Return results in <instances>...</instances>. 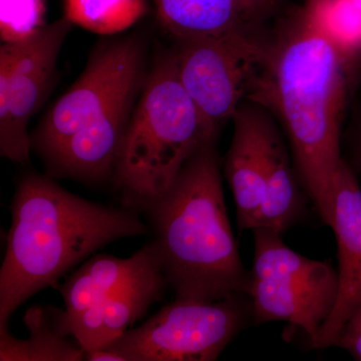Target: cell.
I'll list each match as a JSON object with an SVG mask.
<instances>
[{
    "mask_svg": "<svg viewBox=\"0 0 361 361\" xmlns=\"http://www.w3.org/2000/svg\"><path fill=\"white\" fill-rule=\"evenodd\" d=\"M144 85L126 90L99 116L71 135L47 163L52 174L101 180L115 173L123 139Z\"/></svg>",
    "mask_w": 361,
    "mask_h": 361,
    "instance_id": "11",
    "label": "cell"
},
{
    "mask_svg": "<svg viewBox=\"0 0 361 361\" xmlns=\"http://www.w3.org/2000/svg\"><path fill=\"white\" fill-rule=\"evenodd\" d=\"M11 225L0 270V330L35 293L58 285L80 261L116 240L147 234L132 209L101 205L49 178H21L11 202Z\"/></svg>",
    "mask_w": 361,
    "mask_h": 361,
    "instance_id": "2",
    "label": "cell"
},
{
    "mask_svg": "<svg viewBox=\"0 0 361 361\" xmlns=\"http://www.w3.org/2000/svg\"><path fill=\"white\" fill-rule=\"evenodd\" d=\"M252 32L179 40L174 52L183 87L218 132L248 99L269 59L272 47Z\"/></svg>",
    "mask_w": 361,
    "mask_h": 361,
    "instance_id": "7",
    "label": "cell"
},
{
    "mask_svg": "<svg viewBox=\"0 0 361 361\" xmlns=\"http://www.w3.org/2000/svg\"><path fill=\"white\" fill-rule=\"evenodd\" d=\"M218 130L183 87L174 54L149 71L123 139L115 174L132 206L146 209Z\"/></svg>",
    "mask_w": 361,
    "mask_h": 361,
    "instance_id": "4",
    "label": "cell"
},
{
    "mask_svg": "<svg viewBox=\"0 0 361 361\" xmlns=\"http://www.w3.org/2000/svg\"><path fill=\"white\" fill-rule=\"evenodd\" d=\"M45 0H0L1 44L23 42L47 25Z\"/></svg>",
    "mask_w": 361,
    "mask_h": 361,
    "instance_id": "19",
    "label": "cell"
},
{
    "mask_svg": "<svg viewBox=\"0 0 361 361\" xmlns=\"http://www.w3.org/2000/svg\"><path fill=\"white\" fill-rule=\"evenodd\" d=\"M252 232L254 257L247 294L253 325L290 323L303 330L312 348L336 304L337 268L329 261L313 260L292 250L280 233L267 228Z\"/></svg>",
    "mask_w": 361,
    "mask_h": 361,
    "instance_id": "5",
    "label": "cell"
},
{
    "mask_svg": "<svg viewBox=\"0 0 361 361\" xmlns=\"http://www.w3.org/2000/svg\"><path fill=\"white\" fill-rule=\"evenodd\" d=\"M216 141L202 146L167 191L145 209L161 271L180 300H217L248 289L249 271L226 209Z\"/></svg>",
    "mask_w": 361,
    "mask_h": 361,
    "instance_id": "3",
    "label": "cell"
},
{
    "mask_svg": "<svg viewBox=\"0 0 361 361\" xmlns=\"http://www.w3.org/2000/svg\"><path fill=\"white\" fill-rule=\"evenodd\" d=\"M330 228L337 241L338 296L312 349L334 348L342 327L361 305V189L357 175L344 159L336 175Z\"/></svg>",
    "mask_w": 361,
    "mask_h": 361,
    "instance_id": "10",
    "label": "cell"
},
{
    "mask_svg": "<svg viewBox=\"0 0 361 361\" xmlns=\"http://www.w3.org/2000/svg\"><path fill=\"white\" fill-rule=\"evenodd\" d=\"M270 111L251 101L233 116V137L224 161L240 232L255 229L266 195V125Z\"/></svg>",
    "mask_w": 361,
    "mask_h": 361,
    "instance_id": "12",
    "label": "cell"
},
{
    "mask_svg": "<svg viewBox=\"0 0 361 361\" xmlns=\"http://www.w3.org/2000/svg\"><path fill=\"white\" fill-rule=\"evenodd\" d=\"M167 285L161 268H157L71 320L73 338L85 353L106 348L161 298Z\"/></svg>",
    "mask_w": 361,
    "mask_h": 361,
    "instance_id": "13",
    "label": "cell"
},
{
    "mask_svg": "<svg viewBox=\"0 0 361 361\" xmlns=\"http://www.w3.org/2000/svg\"><path fill=\"white\" fill-rule=\"evenodd\" d=\"M252 1L255 2L265 13H269L277 6L279 0H252Z\"/></svg>",
    "mask_w": 361,
    "mask_h": 361,
    "instance_id": "22",
    "label": "cell"
},
{
    "mask_svg": "<svg viewBox=\"0 0 361 361\" xmlns=\"http://www.w3.org/2000/svg\"><path fill=\"white\" fill-rule=\"evenodd\" d=\"M147 11V0H65L66 18L99 35L122 32Z\"/></svg>",
    "mask_w": 361,
    "mask_h": 361,
    "instance_id": "18",
    "label": "cell"
},
{
    "mask_svg": "<svg viewBox=\"0 0 361 361\" xmlns=\"http://www.w3.org/2000/svg\"><path fill=\"white\" fill-rule=\"evenodd\" d=\"M26 329L30 336L18 339L8 329L0 330L1 361H82L85 351L73 336L66 310L54 306L35 305L26 311Z\"/></svg>",
    "mask_w": 361,
    "mask_h": 361,
    "instance_id": "17",
    "label": "cell"
},
{
    "mask_svg": "<svg viewBox=\"0 0 361 361\" xmlns=\"http://www.w3.org/2000/svg\"><path fill=\"white\" fill-rule=\"evenodd\" d=\"M265 155V200L256 228H267L283 235L302 221L310 199L299 184L272 114L266 125Z\"/></svg>",
    "mask_w": 361,
    "mask_h": 361,
    "instance_id": "16",
    "label": "cell"
},
{
    "mask_svg": "<svg viewBox=\"0 0 361 361\" xmlns=\"http://www.w3.org/2000/svg\"><path fill=\"white\" fill-rule=\"evenodd\" d=\"M157 268L161 265L152 243L129 258L106 254L90 258L59 287L68 323Z\"/></svg>",
    "mask_w": 361,
    "mask_h": 361,
    "instance_id": "14",
    "label": "cell"
},
{
    "mask_svg": "<svg viewBox=\"0 0 361 361\" xmlns=\"http://www.w3.org/2000/svg\"><path fill=\"white\" fill-rule=\"evenodd\" d=\"M73 23L65 16L30 39L0 47V155L18 164L30 160L28 125L42 108L58 73L61 47Z\"/></svg>",
    "mask_w": 361,
    "mask_h": 361,
    "instance_id": "9",
    "label": "cell"
},
{
    "mask_svg": "<svg viewBox=\"0 0 361 361\" xmlns=\"http://www.w3.org/2000/svg\"><path fill=\"white\" fill-rule=\"evenodd\" d=\"M346 157L344 160L356 175L361 176V121L349 130L345 137Z\"/></svg>",
    "mask_w": 361,
    "mask_h": 361,
    "instance_id": "21",
    "label": "cell"
},
{
    "mask_svg": "<svg viewBox=\"0 0 361 361\" xmlns=\"http://www.w3.org/2000/svg\"><path fill=\"white\" fill-rule=\"evenodd\" d=\"M346 85L345 52L308 18L271 49L247 99L264 106L281 123L299 184L329 227L343 159Z\"/></svg>",
    "mask_w": 361,
    "mask_h": 361,
    "instance_id": "1",
    "label": "cell"
},
{
    "mask_svg": "<svg viewBox=\"0 0 361 361\" xmlns=\"http://www.w3.org/2000/svg\"><path fill=\"white\" fill-rule=\"evenodd\" d=\"M334 348L343 349L355 360L361 361V305L342 327Z\"/></svg>",
    "mask_w": 361,
    "mask_h": 361,
    "instance_id": "20",
    "label": "cell"
},
{
    "mask_svg": "<svg viewBox=\"0 0 361 361\" xmlns=\"http://www.w3.org/2000/svg\"><path fill=\"white\" fill-rule=\"evenodd\" d=\"M249 324L253 310L247 294L212 301L175 299L104 348L122 361H214Z\"/></svg>",
    "mask_w": 361,
    "mask_h": 361,
    "instance_id": "6",
    "label": "cell"
},
{
    "mask_svg": "<svg viewBox=\"0 0 361 361\" xmlns=\"http://www.w3.org/2000/svg\"><path fill=\"white\" fill-rule=\"evenodd\" d=\"M164 30L179 40L253 30L265 16L252 0H153Z\"/></svg>",
    "mask_w": 361,
    "mask_h": 361,
    "instance_id": "15",
    "label": "cell"
},
{
    "mask_svg": "<svg viewBox=\"0 0 361 361\" xmlns=\"http://www.w3.org/2000/svg\"><path fill=\"white\" fill-rule=\"evenodd\" d=\"M146 45L137 35L101 40L82 75L54 104L33 133L32 148L45 164L68 139L116 97L146 80Z\"/></svg>",
    "mask_w": 361,
    "mask_h": 361,
    "instance_id": "8",
    "label": "cell"
}]
</instances>
